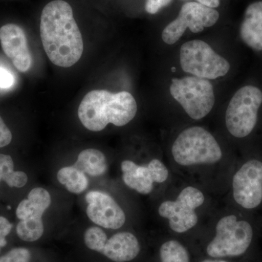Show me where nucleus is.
<instances>
[{
	"mask_svg": "<svg viewBox=\"0 0 262 262\" xmlns=\"http://www.w3.org/2000/svg\"><path fill=\"white\" fill-rule=\"evenodd\" d=\"M165 156L175 178L216 198L228 192L237 160L206 127L194 124L181 128L172 136Z\"/></svg>",
	"mask_w": 262,
	"mask_h": 262,
	"instance_id": "f257e3e1",
	"label": "nucleus"
},
{
	"mask_svg": "<svg viewBox=\"0 0 262 262\" xmlns=\"http://www.w3.org/2000/svg\"><path fill=\"white\" fill-rule=\"evenodd\" d=\"M172 0H146L145 10L149 14H156L162 8L168 6Z\"/></svg>",
	"mask_w": 262,
	"mask_h": 262,
	"instance_id": "393cba45",
	"label": "nucleus"
},
{
	"mask_svg": "<svg viewBox=\"0 0 262 262\" xmlns=\"http://www.w3.org/2000/svg\"><path fill=\"white\" fill-rule=\"evenodd\" d=\"M74 166L91 177L102 176L108 169L106 157L101 151L95 149L81 151Z\"/></svg>",
	"mask_w": 262,
	"mask_h": 262,
	"instance_id": "a211bd4d",
	"label": "nucleus"
},
{
	"mask_svg": "<svg viewBox=\"0 0 262 262\" xmlns=\"http://www.w3.org/2000/svg\"><path fill=\"white\" fill-rule=\"evenodd\" d=\"M226 203L241 211H258L262 207V158L249 156L237 160Z\"/></svg>",
	"mask_w": 262,
	"mask_h": 262,
	"instance_id": "0eeeda50",
	"label": "nucleus"
},
{
	"mask_svg": "<svg viewBox=\"0 0 262 262\" xmlns=\"http://www.w3.org/2000/svg\"><path fill=\"white\" fill-rule=\"evenodd\" d=\"M84 241L86 246L90 249L101 253L108 238L102 229L98 227H91L85 231Z\"/></svg>",
	"mask_w": 262,
	"mask_h": 262,
	"instance_id": "412c9836",
	"label": "nucleus"
},
{
	"mask_svg": "<svg viewBox=\"0 0 262 262\" xmlns=\"http://www.w3.org/2000/svg\"><path fill=\"white\" fill-rule=\"evenodd\" d=\"M14 75L9 70L0 66V89H10L14 85Z\"/></svg>",
	"mask_w": 262,
	"mask_h": 262,
	"instance_id": "b1692460",
	"label": "nucleus"
},
{
	"mask_svg": "<svg viewBox=\"0 0 262 262\" xmlns=\"http://www.w3.org/2000/svg\"><path fill=\"white\" fill-rule=\"evenodd\" d=\"M40 37L45 51L53 64L69 68L82 57V34L72 7L63 0L52 1L43 8Z\"/></svg>",
	"mask_w": 262,
	"mask_h": 262,
	"instance_id": "7ed1b4c3",
	"label": "nucleus"
},
{
	"mask_svg": "<svg viewBox=\"0 0 262 262\" xmlns=\"http://www.w3.org/2000/svg\"><path fill=\"white\" fill-rule=\"evenodd\" d=\"M170 94L192 121H201L214 108V89L206 79L192 75L174 77L170 82Z\"/></svg>",
	"mask_w": 262,
	"mask_h": 262,
	"instance_id": "1a4fd4ad",
	"label": "nucleus"
},
{
	"mask_svg": "<svg viewBox=\"0 0 262 262\" xmlns=\"http://www.w3.org/2000/svg\"><path fill=\"white\" fill-rule=\"evenodd\" d=\"M122 180L128 189L141 195H159L174 179L165 154L156 155L147 163L124 160L120 163Z\"/></svg>",
	"mask_w": 262,
	"mask_h": 262,
	"instance_id": "6e6552de",
	"label": "nucleus"
},
{
	"mask_svg": "<svg viewBox=\"0 0 262 262\" xmlns=\"http://www.w3.org/2000/svg\"><path fill=\"white\" fill-rule=\"evenodd\" d=\"M57 178L69 192L73 194H81L89 187V179L85 174L75 166L60 169L57 174Z\"/></svg>",
	"mask_w": 262,
	"mask_h": 262,
	"instance_id": "6ab92c4d",
	"label": "nucleus"
},
{
	"mask_svg": "<svg viewBox=\"0 0 262 262\" xmlns=\"http://www.w3.org/2000/svg\"><path fill=\"white\" fill-rule=\"evenodd\" d=\"M204 189L175 178L157 196L155 213L169 235L182 238L201 234L220 206Z\"/></svg>",
	"mask_w": 262,
	"mask_h": 262,
	"instance_id": "f03ea898",
	"label": "nucleus"
},
{
	"mask_svg": "<svg viewBox=\"0 0 262 262\" xmlns=\"http://www.w3.org/2000/svg\"><path fill=\"white\" fill-rule=\"evenodd\" d=\"M51 204V196L46 189L36 187L29 193L28 198L19 203L16 209L19 220L42 219L43 214Z\"/></svg>",
	"mask_w": 262,
	"mask_h": 262,
	"instance_id": "dca6fc26",
	"label": "nucleus"
},
{
	"mask_svg": "<svg viewBox=\"0 0 262 262\" xmlns=\"http://www.w3.org/2000/svg\"><path fill=\"white\" fill-rule=\"evenodd\" d=\"M262 108V91L254 84L237 90L229 100L224 115L227 135L235 141L251 137L257 128Z\"/></svg>",
	"mask_w": 262,
	"mask_h": 262,
	"instance_id": "423d86ee",
	"label": "nucleus"
},
{
	"mask_svg": "<svg viewBox=\"0 0 262 262\" xmlns=\"http://www.w3.org/2000/svg\"><path fill=\"white\" fill-rule=\"evenodd\" d=\"M179 63L185 73L208 80L225 77L231 68L225 57L201 39L187 41L181 46Z\"/></svg>",
	"mask_w": 262,
	"mask_h": 262,
	"instance_id": "9d476101",
	"label": "nucleus"
},
{
	"mask_svg": "<svg viewBox=\"0 0 262 262\" xmlns=\"http://www.w3.org/2000/svg\"><path fill=\"white\" fill-rule=\"evenodd\" d=\"M18 237L26 242H34L44 233V225L42 219H27L20 220L16 227Z\"/></svg>",
	"mask_w": 262,
	"mask_h": 262,
	"instance_id": "aec40b11",
	"label": "nucleus"
},
{
	"mask_svg": "<svg viewBox=\"0 0 262 262\" xmlns=\"http://www.w3.org/2000/svg\"><path fill=\"white\" fill-rule=\"evenodd\" d=\"M196 3H201L205 6L215 8V9L220 5V0H196Z\"/></svg>",
	"mask_w": 262,
	"mask_h": 262,
	"instance_id": "cd10ccee",
	"label": "nucleus"
},
{
	"mask_svg": "<svg viewBox=\"0 0 262 262\" xmlns=\"http://www.w3.org/2000/svg\"><path fill=\"white\" fill-rule=\"evenodd\" d=\"M13 225L9 221L3 216H0V251L7 244L6 237L10 234Z\"/></svg>",
	"mask_w": 262,
	"mask_h": 262,
	"instance_id": "a878e982",
	"label": "nucleus"
},
{
	"mask_svg": "<svg viewBox=\"0 0 262 262\" xmlns=\"http://www.w3.org/2000/svg\"><path fill=\"white\" fill-rule=\"evenodd\" d=\"M248 213L227 203L220 205L201 234L206 237L203 257L230 260L247 252L255 235Z\"/></svg>",
	"mask_w": 262,
	"mask_h": 262,
	"instance_id": "20e7f679",
	"label": "nucleus"
},
{
	"mask_svg": "<svg viewBox=\"0 0 262 262\" xmlns=\"http://www.w3.org/2000/svg\"><path fill=\"white\" fill-rule=\"evenodd\" d=\"M14 171V163L10 155L0 154V182L8 184Z\"/></svg>",
	"mask_w": 262,
	"mask_h": 262,
	"instance_id": "5701e85b",
	"label": "nucleus"
},
{
	"mask_svg": "<svg viewBox=\"0 0 262 262\" xmlns=\"http://www.w3.org/2000/svg\"><path fill=\"white\" fill-rule=\"evenodd\" d=\"M140 251V242L135 234L123 231L108 239L101 253L113 261L128 262L135 259Z\"/></svg>",
	"mask_w": 262,
	"mask_h": 262,
	"instance_id": "4468645a",
	"label": "nucleus"
},
{
	"mask_svg": "<svg viewBox=\"0 0 262 262\" xmlns=\"http://www.w3.org/2000/svg\"><path fill=\"white\" fill-rule=\"evenodd\" d=\"M11 141V131L5 125L3 119L0 117V148L8 146Z\"/></svg>",
	"mask_w": 262,
	"mask_h": 262,
	"instance_id": "bb28decb",
	"label": "nucleus"
},
{
	"mask_svg": "<svg viewBox=\"0 0 262 262\" xmlns=\"http://www.w3.org/2000/svg\"><path fill=\"white\" fill-rule=\"evenodd\" d=\"M239 37L248 48L262 51V1L251 3L245 11Z\"/></svg>",
	"mask_w": 262,
	"mask_h": 262,
	"instance_id": "2eb2a0df",
	"label": "nucleus"
},
{
	"mask_svg": "<svg viewBox=\"0 0 262 262\" xmlns=\"http://www.w3.org/2000/svg\"><path fill=\"white\" fill-rule=\"evenodd\" d=\"M85 200L89 203L86 213L96 225L110 229H120L125 225V211L108 193L91 191L86 194Z\"/></svg>",
	"mask_w": 262,
	"mask_h": 262,
	"instance_id": "f8f14e48",
	"label": "nucleus"
},
{
	"mask_svg": "<svg viewBox=\"0 0 262 262\" xmlns=\"http://www.w3.org/2000/svg\"><path fill=\"white\" fill-rule=\"evenodd\" d=\"M159 262H192L187 245L179 237L169 235L163 238L158 249Z\"/></svg>",
	"mask_w": 262,
	"mask_h": 262,
	"instance_id": "f3484780",
	"label": "nucleus"
},
{
	"mask_svg": "<svg viewBox=\"0 0 262 262\" xmlns=\"http://www.w3.org/2000/svg\"><path fill=\"white\" fill-rule=\"evenodd\" d=\"M219 19L220 13L215 8L196 2H189L183 5L177 18L163 29L162 39L165 44L172 46L178 42L187 29L193 33H200L213 27Z\"/></svg>",
	"mask_w": 262,
	"mask_h": 262,
	"instance_id": "9b49d317",
	"label": "nucleus"
},
{
	"mask_svg": "<svg viewBox=\"0 0 262 262\" xmlns=\"http://www.w3.org/2000/svg\"><path fill=\"white\" fill-rule=\"evenodd\" d=\"M31 253L25 248H13L0 257V262H29Z\"/></svg>",
	"mask_w": 262,
	"mask_h": 262,
	"instance_id": "4be33fe9",
	"label": "nucleus"
},
{
	"mask_svg": "<svg viewBox=\"0 0 262 262\" xmlns=\"http://www.w3.org/2000/svg\"><path fill=\"white\" fill-rule=\"evenodd\" d=\"M196 262H232L230 260L223 259V258H213L208 257H203L201 258L199 261Z\"/></svg>",
	"mask_w": 262,
	"mask_h": 262,
	"instance_id": "c85d7f7f",
	"label": "nucleus"
},
{
	"mask_svg": "<svg viewBox=\"0 0 262 262\" xmlns=\"http://www.w3.org/2000/svg\"><path fill=\"white\" fill-rule=\"evenodd\" d=\"M0 42L5 55L11 60L17 70L21 72L30 70L32 55L23 29L13 24L3 26L0 28Z\"/></svg>",
	"mask_w": 262,
	"mask_h": 262,
	"instance_id": "ddd939ff",
	"label": "nucleus"
},
{
	"mask_svg": "<svg viewBox=\"0 0 262 262\" xmlns=\"http://www.w3.org/2000/svg\"><path fill=\"white\" fill-rule=\"evenodd\" d=\"M138 105L127 91L113 94L95 90L84 96L78 108V117L88 130L98 132L108 124L123 127L135 118Z\"/></svg>",
	"mask_w": 262,
	"mask_h": 262,
	"instance_id": "39448f33",
	"label": "nucleus"
}]
</instances>
